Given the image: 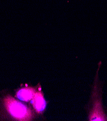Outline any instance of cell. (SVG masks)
<instances>
[{"label": "cell", "instance_id": "obj_1", "mask_svg": "<svg viewBox=\"0 0 107 121\" xmlns=\"http://www.w3.org/2000/svg\"><path fill=\"white\" fill-rule=\"evenodd\" d=\"M5 104L10 114L17 119L25 120L31 116L30 112L26 106L12 98H7Z\"/></svg>", "mask_w": 107, "mask_h": 121}, {"label": "cell", "instance_id": "obj_2", "mask_svg": "<svg viewBox=\"0 0 107 121\" xmlns=\"http://www.w3.org/2000/svg\"><path fill=\"white\" fill-rule=\"evenodd\" d=\"M31 103L37 112H42L46 107V101L44 99L43 94L41 92H35L32 99Z\"/></svg>", "mask_w": 107, "mask_h": 121}, {"label": "cell", "instance_id": "obj_3", "mask_svg": "<svg viewBox=\"0 0 107 121\" xmlns=\"http://www.w3.org/2000/svg\"><path fill=\"white\" fill-rule=\"evenodd\" d=\"M35 93V90L33 88H24L17 92V97L21 101H29L32 99Z\"/></svg>", "mask_w": 107, "mask_h": 121}]
</instances>
